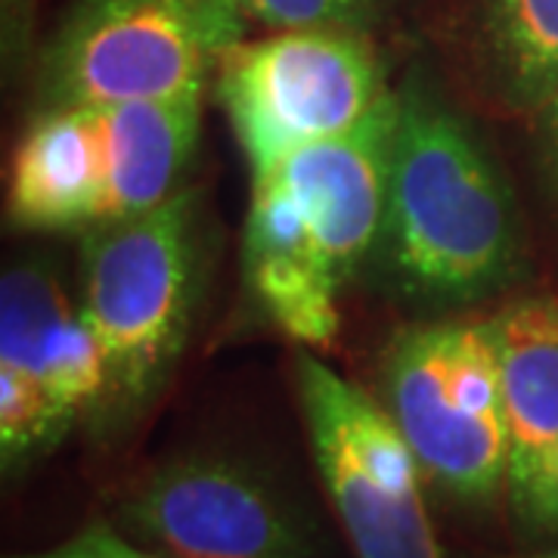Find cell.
I'll list each match as a JSON object with an SVG mask.
<instances>
[{
    "mask_svg": "<svg viewBox=\"0 0 558 558\" xmlns=\"http://www.w3.org/2000/svg\"><path fill=\"white\" fill-rule=\"evenodd\" d=\"M381 279L400 295L469 304L521 270L515 199L478 134L428 87L398 90L381 240Z\"/></svg>",
    "mask_w": 558,
    "mask_h": 558,
    "instance_id": "1",
    "label": "cell"
},
{
    "mask_svg": "<svg viewBox=\"0 0 558 558\" xmlns=\"http://www.w3.org/2000/svg\"><path fill=\"white\" fill-rule=\"evenodd\" d=\"M199 295L196 196L183 190L143 218L100 223L81 245V317L100 344L102 416L159 391L190 336Z\"/></svg>",
    "mask_w": 558,
    "mask_h": 558,
    "instance_id": "2",
    "label": "cell"
},
{
    "mask_svg": "<svg viewBox=\"0 0 558 558\" xmlns=\"http://www.w3.org/2000/svg\"><path fill=\"white\" fill-rule=\"evenodd\" d=\"M381 407L422 472L462 499H490L509 469L494 319H440L398 332L381 363Z\"/></svg>",
    "mask_w": 558,
    "mask_h": 558,
    "instance_id": "3",
    "label": "cell"
},
{
    "mask_svg": "<svg viewBox=\"0 0 558 558\" xmlns=\"http://www.w3.org/2000/svg\"><path fill=\"white\" fill-rule=\"evenodd\" d=\"M388 94L373 44L351 28L240 40L215 69V97L252 178L304 146L354 131Z\"/></svg>",
    "mask_w": 558,
    "mask_h": 558,
    "instance_id": "4",
    "label": "cell"
},
{
    "mask_svg": "<svg viewBox=\"0 0 558 558\" xmlns=\"http://www.w3.org/2000/svg\"><path fill=\"white\" fill-rule=\"evenodd\" d=\"M236 0H81L47 57L50 106H116L202 90L242 40Z\"/></svg>",
    "mask_w": 558,
    "mask_h": 558,
    "instance_id": "5",
    "label": "cell"
},
{
    "mask_svg": "<svg viewBox=\"0 0 558 558\" xmlns=\"http://www.w3.org/2000/svg\"><path fill=\"white\" fill-rule=\"evenodd\" d=\"M311 447L357 558H444L422 465L379 400L311 354L299 360Z\"/></svg>",
    "mask_w": 558,
    "mask_h": 558,
    "instance_id": "6",
    "label": "cell"
},
{
    "mask_svg": "<svg viewBox=\"0 0 558 558\" xmlns=\"http://www.w3.org/2000/svg\"><path fill=\"white\" fill-rule=\"evenodd\" d=\"M124 534L174 558H307L277 494L236 459L190 453L121 499Z\"/></svg>",
    "mask_w": 558,
    "mask_h": 558,
    "instance_id": "7",
    "label": "cell"
},
{
    "mask_svg": "<svg viewBox=\"0 0 558 558\" xmlns=\"http://www.w3.org/2000/svg\"><path fill=\"white\" fill-rule=\"evenodd\" d=\"M395 128L398 90H391L354 131L304 146L255 178L274 183L289 199L307 240L341 286L379 248Z\"/></svg>",
    "mask_w": 558,
    "mask_h": 558,
    "instance_id": "8",
    "label": "cell"
},
{
    "mask_svg": "<svg viewBox=\"0 0 558 558\" xmlns=\"http://www.w3.org/2000/svg\"><path fill=\"white\" fill-rule=\"evenodd\" d=\"M509 428V499L534 537L558 531V301L524 299L494 319Z\"/></svg>",
    "mask_w": 558,
    "mask_h": 558,
    "instance_id": "9",
    "label": "cell"
},
{
    "mask_svg": "<svg viewBox=\"0 0 558 558\" xmlns=\"http://www.w3.org/2000/svg\"><path fill=\"white\" fill-rule=\"evenodd\" d=\"M0 366L35 381L69 425L106 403L109 376L100 344L53 270L35 260L3 274Z\"/></svg>",
    "mask_w": 558,
    "mask_h": 558,
    "instance_id": "10",
    "label": "cell"
},
{
    "mask_svg": "<svg viewBox=\"0 0 558 558\" xmlns=\"http://www.w3.org/2000/svg\"><path fill=\"white\" fill-rule=\"evenodd\" d=\"M106 208V143L97 106L44 109L13 156L10 218L25 230H94Z\"/></svg>",
    "mask_w": 558,
    "mask_h": 558,
    "instance_id": "11",
    "label": "cell"
},
{
    "mask_svg": "<svg viewBox=\"0 0 558 558\" xmlns=\"http://www.w3.org/2000/svg\"><path fill=\"white\" fill-rule=\"evenodd\" d=\"M245 282L289 339L329 348L339 336L341 282L311 245L299 215L274 183L255 180L242 240Z\"/></svg>",
    "mask_w": 558,
    "mask_h": 558,
    "instance_id": "12",
    "label": "cell"
},
{
    "mask_svg": "<svg viewBox=\"0 0 558 558\" xmlns=\"http://www.w3.org/2000/svg\"><path fill=\"white\" fill-rule=\"evenodd\" d=\"M106 143L102 223L143 218L183 193L202 131V90L97 106Z\"/></svg>",
    "mask_w": 558,
    "mask_h": 558,
    "instance_id": "13",
    "label": "cell"
},
{
    "mask_svg": "<svg viewBox=\"0 0 558 558\" xmlns=\"http://www.w3.org/2000/svg\"><path fill=\"white\" fill-rule=\"evenodd\" d=\"M481 35L499 97L537 112L558 87V0H484Z\"/></svg>",
    "mask_w": 558,
    "mask_h": 558,
    "instance_id": "14",
    "label": "cell"
},
{
    "mask_svg": "<svg viewBox=\"0 0 558 558\" xmlns=\"http://www.w3.org/2000/svg\"><path fill=\"white\" fill-rule=\"evenodd\" d=\"M69 428L72 425L35 381L0 366V450L7 465L53 447Z\"/></svg>",
    "mask_w": 558,
    "mask_h": 558,
    "instance_id": "15",
    "label": "cell"
},
{
    "mask_svg": "<svg viewBox=\"0 0 558 558\" xmlns=\"http://www.w3.org/2000/svg\"><path fill=\"white\" fill-rule=\"evenodd\" d=\"M242 10L274 32L351 28L360 32L373 0H240Z\"/></svg>",
    "mask_w": 558,
    "mask_h": 558,
    "instance_id": "16",
    "label": "cell"
},
{
    "mask_svg": "<svg viewBox=\"0 0 558 558\" xmlns=\"http://www.w3.org/2000/svg\"><path fill=\"white\" fill-rule=\"evenodd\" d=\"M10 558H174L156 553L149 546L131 543L121 537L119 531H112L109 524H87L75 537L62 539L60 546L44 549V553H28V556H10Z\"/></svg>",
    "mask_w": 558,
    "mask_h": 558,
    "instance_id": "17",
    "label": "cell"
},
{
    "mask_svg": "<svg viewBox=\"0 0 558 558\" xmlns=\"http://www.w3.org/2000/svg\"><path fill=\"white\" fill-rule=\"evenodd\" d=\"M537 128L543 159H546V168L553 174V183L558 186V87L553 90V97L537 109Z\"/></svg>",
    "mask_w": 558,
    "mask_h": 558,
    "instance_id": "18",
    "label": "cell"
},
{
    "mask_svg": "<svg viewBox=\"0 0 558 558\" xmlns=\"http://www.w3.org/2000/svg\"><path fill=\"white\" fill-rule=\"evenodd\" d=\"M519 558H558V546L556 549H543V553H531V556H519Z\"/></svg>",
    "mask_w": 558,
    "mask_h": 558,
    "instance_id": "19",
    "label": "cell"
},
{
    "mask_svg": "<svg viewBox=\"0 0 558 558\" xmlns=\"http://www.w3.org/2000/svg\"><path fill=\"white\" fill-rule=\"evenodd\" d=\"M236 3H240V0H236ZM240 7H242V3H240ZM242 13H245V10H242Z\"/></svg>",
    "mask_w": 558,
    "mask_h": 558,
    "instance_id": "20",
    "label": "cell"
}]
</instances>
